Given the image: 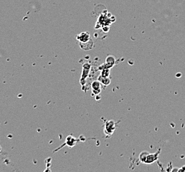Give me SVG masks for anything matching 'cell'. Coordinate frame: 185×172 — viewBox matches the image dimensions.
I'll return each instance as SVG.
<instances>
[{
  "label": "cell",
  "mask_w": 185,
  "mask_h": 172,
  "mask_svg": "<svg viewBox=\"0 0 185 172\" xmlns=\"http://www.w3.org/2000/svg\"><path fill=\"white\" fill-rule=\"evenodd\" d=\"M77 39L80 43V47L82 49L89 50L92 49L93 42L90 39V35L88 32H84L78 35Z\"/></svg>",
  "instance_id": "1"
},
{
  "label": "cell",
  "mask_w": 185,
  "mask_h": 172,
  "mask_svg": "<svg viewBox=\"0 0 185 172\" xmlns=\"http://www.w3.org/2000/svg\"><path fill=\"white\" fill-rule=\"evenodd\" d=\"M91 68V65L89 63H85L82 66V74H81V78H80V84L82 86L84 85L86 83V80L87 77L88 76L90 73V70Z\"/></svg>",
  "instance_id": "2"
},
{
  "label": "cell",
  "mask_w": 185,
  "mask_h": 172,
  "mask_svg": "<svg viewBox=\"0 0 185 172\" xmlns=\"http://www.w3.org/2000/svg\"><path fill=\"white\" fill-rule=\"evenodd\" d=\"M91 87H92V92L94 93V94H98V93H100L101 91V83L100 81H94L93 82L92 85H91Z\"/></svg>",
  "instance_id": "3"
},
{
  "label": "cell",
  "mask_w": 185,
  "mask_h": 172,
  "mask_svg": "<svg viewBox=\"0 0 185 172\" xmlns=\"http://www.w3.org/2000/svg\"><path fill=\"white\" fill-rule=\"evenodd\" d=\"M145 160L143 161V162L146 164H151L154 162L155 161L157 160V156L155 154H149L147 156H145Z\"/></svg>",
  "instance_id": "4"
},
{
  "label": "cell",
  "mask_w": 185,
  "mask_h": 172,
  "mask_svg": "<svg viewBox=\"0 0 185 172\" xmlns=\"http://www.w3.org/2000/svg\"><path fill=\"white\" fill-rule=\"evenodd\" d=\"M66 144L70 147H72V146H74L76 144H77V141H76V138L72 137V136H69L67 139V142Z\"/></svg>",
  "instance_id": "5"
},
{
  "label": "cell",
  "mask_w": 185,
  "mask_h": 172,
  "mask_svg": "<svg viewBox=\"0 0 185 172\" xmlns=\"http://www.w3.org/2000/svg\"><path fill=\"white\" fill-rule=\"evenodd\" d=\"M98 81H100V83H102L103 84H104L106 85H109L110 83V80L108 79V78L103 77V76H100L98 78Z\"/></svg>",
  "instance_id": "6"
},
{
  "label": "cell",
  "mask_w": 185,
  "mask_h": 172,
  "mask_svg": "<svg viewBox=\"0 0 185 172\" xmlns=\"http://www.w3.org/2000/svg\"><path fill=\"white\" fill-rule=\"evenodd\" d=\"M1 152V147L0 146V152Z\"/></svg>",
  "instance_id": "7"
}]
</instances>
